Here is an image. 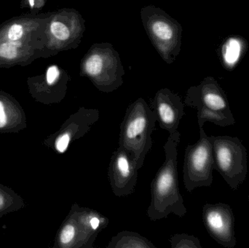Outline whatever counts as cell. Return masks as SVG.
<instances>
[{
	"label": "cell",
	"instance_id": "3",
	"mask_svg": "<svg viewBox=\"0 0 249 248\" xmlns=\"http://www.w3.org/2000/svg\"><path fill=\"white\" fill-rule=\"evenodd\" d=\"M125 74L119 52L108 42L95 43L80 62V75L102 93H112L124 84Z\"/></svg>",
	"mask_w": 249,
	"mask_h": 248
},
{
	"label": "cell",
	"instance_id": "12",
	"mask_svg": "<svg viewBox=\"0 0 249 248\" xmlns=\"http://www.w3.org/2000/svg\"><path fill=\"white\" fill-rule=\"evenodd\" d=\"M100 112L96 109L81 107L66 121L61 131L54 138V148L64 153L73 141L83 138L99 120Z\"/></svg>",
	"mask_w": 249,
	"mask_h": 248
},
{
	"label": "cell",
	"instance_id": "8",
	"mask_svg": "<svg viewBox=\"0 0 249 248\" xmlns=\"http://www.w3.org/2000/svg\"><path fill=\"white\" fill-rule=\"evenodd\" d=\"M46 48L48 53L78 48L86 32V20L74 9L64 8L48 19Z\"/></svg>",
	"mask_w": 249,
	"mask_h": 248
},
{
	"label": "cell",
	"instance_id": "17",
	"mask_svg": "<svg viewBox=\"0 0 249 248\" xmlns=\"http://www.w3.org/2000/svg\"><path fill=\"white\" fill-rule=\"evenodd\" d=\"M172 248H202L200 240L193 235L187 234H177L170 239Z\"/></svg>",
	"mask_w": 249,
	"mask_h": 248
},
{
	"label": "cell",
	"instance_id": "15",
	"mask_svg": "<svg viewBox=\"0 0 249 248\" xmlns=\"http://www.w3.org/2000/svg\"><path fill=\"white\" fill-rule=\"evenodd\" d=\"M107 248H155L156 246L139 233L122 231L112 237Z\"/></svg>",
	"mask_w": 249,
	"mask_h": 248
},
{
	"label": "cell",
	"instance_id": "20",
	"mask_svg": "<svg viewBox=\"0 0 249 248\" xmlns=\"http://www.w3.org/2000/svg\"><path fill=\"white\" fill-rule=\"evenodd\" d=\"M6 122H7V117L4 112V105L2 102L0 101V128H3L6 125Z\"/></svg>",
	"mask_w": 249,
	"mask_h": 248
},
{
	"label": "cell",
	"instance_id": "2",
	"mask_svg": "<svg viewBox=\"0 0 249 248\" xmlns=\"http://www.w3.org/2000/svg\"><path fill=\"white\" fill-rule=\"evenodd\" d=\"M156 122L153 110L144 99L139 98L129 105L121 122L119 147L133 156L139 170L152 149V134Z\"/></svg>",
	"mask_w": 249,
	"mask_h": 248
},
{
	"label": "cell",
	"instance_id": "18",
	"mask_svg": "<svg viewBox=\"0 0 249 248\" xmlns=\"http://www.w3.org/2000/svg\"><path fill=\"white\" fill-rule=\"evenodd\" d=\"M20 42H5L0 45V58L7 60L15 59L18 56V48H20Z\"/></svg>",
	"mask_w": 249,
	"mask_h": 248
},
{
	"label": "cell",
	"instance_id": "9",
	"mask_svg": "<svg viewBox=\"0 0 249 248\" xmlns=\"http://www.w3.org/2000/svg\"><path fill=\"white\" fill-rule=\"evenodd\" d=\"M203 221L209 235L218 244L225 248L235 247V216L229 205L206 204L203 208Z\"/></svg>",
	"mask_w": 249,
	"mask_h": 248
},
{
	"label": "cell",
	"instance_id": "11",
	"mask_svg": "<svg viewBox=\"0 0 249 248\" xmlns=\"http://www.w3.org/2000/svg\"><path fill=\"white\" fill-rule=\"evenodd\" d=\"M184 103L190 107L205 108L226 115H233L225 90L213 77H207L188 89Z\"/></svg>",
	"mask_w": 249,
	"mask_h": 248
},
{
	"label": "cell",
	"instance_id": "6",
	"mask_svg": "<svg viewBox=\"0 0 249 248\" xmlns=\"http://www.w3.org/2000/svg\"><path fill=\"white\" fill-rule=\"evenodd\" d=\"M213 147L214 169L232 190H238L247 179V151L238 137H209Z\"/></svg>",
	"mask_w": 249,
	"mask_h": 248
},
{
	"label": "cell",
	"instance_id": "13",
	"mask_svg": "<svg viewBox=\"0 0 249 248\" xmlns=\"http://www.w3.org/2000/svg\"><path fill=\"white\" fill-rule=\"evenodd\" d=\"M157 122L162 129L173 134L178 131L180 121L184 116V104L179 96L168 88L158 90L152 102Z\"/></svg>",
	"mask_w": 249,
	"mask_h": 248
},
{
	"label": "cell",
	"instance_id": "1",
	"mask_svg": "<svg viewBox=\"0 0 249 248\" xmlns=\"http://www.w3.org/2000/svg\"><path fill=\"white\" fill-rule=\"evenodd\" d=\"M181 134H170L164 145L165 159L151 183V202L148 218L152 221L166 218L171 214L183 218L187 214L180 193L178 178V146Z\"/></svg>",
	"mask_w": 249,
	"mask_h": 248
},
{
	"label": "cell",
	"instance_id": "4",
	"mask_svg": "<svg viewBox=\"0 0 249 248\" xmlns=\"http://www.w3.org/2000/svg\"><path fill=\"white\" fill-rule=\"evenodd\" d=\"M143 28L162 59L172 64L181 49L183 29L181 25L166 12L153 5L141 10Z\"/></svg>",
	"mask_w": 249,
	"mask_h": 248
},
{
	"label": "cell",
	"instance_id": "16",
	"mask_svg": "<svg viewBox=\"0 0 249 248\" xmlns=\"http://www.w3.org/2000/svg\"><path fill=\"white\" fill-rule=\"evenodd\" d=\"M197 122L199 128H203L205 122H210L217 126L227 127L235 124L233 115H226L205 108L197 109Z\"/></svg>",
	"mask_w": 249,
	"mask_h": 248
},
{
	"label": "cell",
	"instance_id": "19",
	"mask_svg": "<svg viewBox=\"0 0 249 248\" xmlns=\"http://www.w3.org/2000/svg\"><path fill=\"white\" fill-rule=\"evenodd\" d=\"M24 34V29L22 25L19 23H15L9 28L7 31V39L12 42L19 41Z\"/></svg>",
	"mask_w": 249,
	"mask_h": 248
},
{
	"label": "cell",
	"instance_id": "10",
	"mask_svg": "<svg viewBox=\"0 0 249 248\" xmlns=\"http://www.w3.org/2000/svg\"><path fill=\"white\" fill-rule=\"evenodd\" d=\"M138 170L133 156L121 147L114 151L108 167V178L114 195L129 196L135 192Z\"/></svg>",
	"mask_w": 249,
	"mask_h": 248
},
{
	"label": "cell",
	"instance_id": "21",
	"mask_svg": "<svg viewBox=\"0 0 249 248\" xmlns=\"http://www.w3.org/2000/svg\"><path fill=\"white\" fill-rule=\"evenodd\" d=\"M3 203H4V202H3V198L1 197V195H0V207L3 205Z\"/></svg>",
	"mask_w": 249,
	"mask_h": 248
},
{
	"label": "cell",
	"instance_id": "5",
	"mask_svg": "<svg viewBox=\"0 0 249 248\" xmlns=\"http://www.w3.org/2000/svg\"><path fill=\"white\" fill-rule=\"evenodd\" d=\"M109 224V218L91 208L74 203L58 235L61 248H92L99 233Z\"/></svg>",
	"mask_w": 249,
	"mask_h": 248
},
{
	"label": "cell",
	"instance_id": "22",
	"mask_svg": "<svg viewBox=\"0 0 249 248\" xmlns=\"http://www.w3.org/2000/svg\"><path fill=\"white\" fill-rule=\"evenodd\" d=\"M30 4L32 7H33V6L35 5V3H34L33 0H30Z\"/></svg>",
	"mask_w": 249,
	"mask_h": 248
},
{
	"label": "cell",
	"instance_id": "14",
	"mask_svg": "<svg viewBox=\"0 0 249 248\" xmlns=\"http://www.w3.org/2000/svg\"><path fill=\"white\" fill-rule=\"evenodd\" d=\"M247 42L240 36L228 37L220 48V58L225 69L232 71L245 55Z\"/></svg>",
	"mask_w": 249,
	"mask_h": 248
},
{
	"label": "cell",
	"instance_id": "7",
	"mask_svg": "<svg viewBox=\"0 0 249 248\" xmlns=\"http://www.w3.org/2000/svg\"><path fill=\"white\" fill-rule=\"evenodd\" d=\"M214 169L213 147L203 128H200V138L196 144L188 145L184 154L183 180L187 192L211 186Z\"/></svg>",
	"mask_w": 249,
	"mask_h": 248
},
{
	"label": "cell",
	"instance_id": "23",
	"mask_svg": "<svg viewBox=\"0 0 249 248\" xmlns=\"http://www.w3.org/2000/svg\"></svg>",
	"mask_w": 249,
	"mask_h": 248
}]
</instances>
